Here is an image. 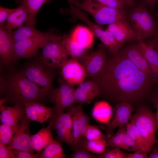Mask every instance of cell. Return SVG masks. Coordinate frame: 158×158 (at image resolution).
<instances>
[{"mask_svg":"<svg viewBox=\"0 0 158 158\" xmlns=\"http://www.w3.org/2000/svg\"><path fill=\"white\" fill-rule=\"evenodd\" d=\"M106 149L104 152L100 154H97V158H127L126 154L121 149L113 147Z\"/></svg>","mask_w":158,"mask_h":158,"instance_id":"d590c367","label":"cell"},{"mask_svg":"<svg viewBox=\"0 0 158 158\" xmlns=\"http://www.w3.org/2000/svg\"><path fill=\"white\" fill-rule=\"evenodd\" d=\"M149 43L155 49L158 54V31Z\"/></svg>","mask_w":158,"mask_h":158,"instance_id":"7dc6e473","label":"cell"},{"mask_svg":"<svg viewBox=\"0 0 158 158\" xmlns=\"http://www.w3.org/2000/svg\"><path fill=\"white\" fill-rule=\"evenodd\" d=\"M157 92H158V89H157Z\"/></svg>","mask_w":158,"mask_h":158,"instance_id":"f5cc1de1","label":"cell"},{"mask_svg":"<svg viewBox=\"0 0 158 158\" xmlns=\"http://www.w3.org/2000/svg\"><path fill=\"white\" fill-rule=\"evenodd\" d=\"M149 158H158V144H156L152 148L148 156Z\"/></svg>","mask_w":158,"mask_h":158,"instance_id":"c3c4849f","label":"cell"},{"mask_svg":"<svg viewBox=\"0 0 158 158\" xmlns=\"http://www.w3.org/2000/svg\"><path fill=\"white\" fill-rule=\"evenodd\" d=\"M138 44L143 53L155 81L158 80V54L154 48L143 40H138Z\"/></svg>","mask_w":158,"mask_h":158,"instance_id":"ffe728a7","label":"cell"},{"mask_svg":"<svg viewBox=\"0 0 158 158\" xmlns=\"http://www.w3.org/2000/svg\"><path fill=\"white\" fill-rule=\"evenodd\" d=\"M78 87L96 98L99 94V90L97 84L93 81L88 80L84 81Z\"/></svg>","mask_w":158,"mask_h":158,"instance_id":"8d00e7d4","label":"cell"},{"mask_svg":"<svg viewBox=\"0 0 158 158\" xmlns=\"http://www.w3.org/2000/svg\"><path fill=\"white\" fill-rule=\"evenodd\" d=\"M106 47L102 43L99 44L95 51L87 53L80 62L86 72L87 77H93L101 70L107 57Z\"/></svg>","mask_w":158,"mask_h":158,"instance_id":"8fae6325","label":"cell"},{"mask_svg":"<svg viewBox=\"0 0 158 158\" xmlns=\"http://www.w3.org/2000/svg\"><path fill=\"white\" fill-rule=\"evenodd\" d=\"M68 2L70 4V5H73L74 3L78 1L79 0H67Z\"/></svg>","mask_w":158,"mask_h":158,"instance_id":"f907efd6","label":"cell"},{"mask_svg":"<svg viewBox=\"0 0 158 158\" xmlns=\"http://www.w3.org/2000/svg\"><path fill=\"white\" fill-rule=\"evenodd\" d=\"M20 5L23 4L27 8L28 17L25 25L35 26L36 18L39 9L45 3L51 0H16Z\"/></svg>","mask_w":158,"mask_h":158,"instance_id":"d4e9b609","label":"cell"},{"mask_svg":"<svg viewBox=\"0 0 158 158\" xmlns=\"http://www.w3.org/2000/svg\"><path fill=\"white\" fill-rule=\"evenodd\" d=\"M73 152L70 156L72 158H96L97 154L95 155L84 148L77 145L71 148Z\"/></svg>","mask_w":158,"mask_h":158,"instance_id":"74e56055","label":"cell"},{"mask_svg":"<svg viewBox=\"0 0 158 158\" xmlns=\"http://www.w3.org/2000/svg\"><path fill=\"white\" fill-rule=\"evenodd\" d=\"M140 2L151 9H153L158 0H140Z\"/></svg>","mask_w":158,"mask_h":158,"instance_id":"bcb514c9","label":"cell"},{"mask_svg":"<svg viewBox=\"0 0 158 158\" xmlns=\"http://www.w3.org/2000/svg\"><path fill=\"white\" fill-rule=\"evenodd\" d=\"M14 8H6L0 7V26L6 25L5 21L7 20L10 15L15 10Z\"/></svg>","mask_w":158,"mask_h":158,"instance_id":"b9f144b4","label":"cell"},{"mask_svg":"<svg viewBox=\"0 0 158 158\" xmlns=\"http://www.w3.org/2000/svg\"><path fill=\"white\" fill-rule=\"evenodd\" d=\"M40 62L31 63L21 71L30 80L49 94L52 88L55 69Z\"/></svg>","mask_w":158,"mask_h":158,"instance_id":"ba28073f","label":"cell"},{"mask_svg":"<svg viewBox=\"0 0 158 158\" xmlns=\"http://www.w3.org/2000/svg\"><path fill=\"white\" fill-rule=\"evenodd\" d=\"M75 103L82 105L84 103H90L96 98L93 95L87 92L78 87L74 92Z\"/></svg>","mask_w":158,"mask_h":158,"instance_id":"e575fe53","label":"cell"},{"mask_svg":"<svg viewBox=\"0 0 158 158\" xmlns=\"http://www.w3.org/2000/svg\"><path fill=\"white\" fill-rule=\"evenodd\" d=\"M156 16L158 17V11L157 13Z\"/></svg>","mask_w":158,"mask_h":158,"instance_id":"816d5d0a","label":"cell"},{"mask_svg":"<svg viewBox=\"0 0 158 158\" xmlns=\"http://www.w3.org/2000/svg\"><path fill=\"white\" fill-rule=\"evenodd\" d=\"M69 11L72 15L85 23L94 35L99 39V38L104 30L100 25L92 22L84 11L73 5H70Z\"/></svg>","mask_w":158,"mask_h":158,"instance_id":"484cf974","label":"cell"},{"mask_svg":"<svg viewBox=\"0 0 158 158\" xmlns=\"http://www.w3.org/2000/svg\"><path fill=\"white\" fill-rule=\"evenodd\" d=\"M16 131L12 127L1 124L0 126V142L6 145L12 140Z\"/></svg>","mask_w":158,"mask_h":158,"instance_id":"836d02e7","label":"cell"},{"mask_svg":"<svg viewBox=\"0 0 158 158\" xmlns=\"http://www.w3.org/2000/svg\"><path fill=\"white\" fill-rule=\"evenodd\" d=\"M26 116L29 119L43 123L50 119L53 108L45 106L39 102H31L24 104Z\"/></svg>","mask_w":158,"mask_h":158,"instance_id":"ac0fdd59","label":"cell"},{"mask_svg":"<svg viewBox=\"0 0 158 158\" xmlns=\"http://www.w3.org/2000/svg\"><path fill=\"white\" fill-rule=\"evenodd\" d=\"M106 30L111 33L116 40L123 45L127 42L137 40L128 18L119 20L108 25Z\"/></svg>","mask_w":158,"mask_h":158,"instance_id":"e0dca14e","label":"cell"},{"mask_svg":"<svg viewBox=\"0 0 158 158\" xmlns=\"http://www.w3.org/2000/svg\"><path fill=\"white\" fill-rule=\"evenodd\" d=\"M28 11L23 5H19L10 15L7 20L5 28L10 32L16 28H19L24 25L27 21Z\"/></svg>","mask_w":158,"mask_h":158,"instance_id":"7402d4cb","label":"cell"},{"mask_svg":"<svg viewBox=\"0 0 158 158\" xmlns=\"http://www.w3.org/2000/svg\"><path fill=\"white\" fill-rule=\"evenodd\" d=\"M95 0L105 5L117 9L126 10L128 7L127 4L123 0Z\"/></svg>","mask_w":158,"mask_h":158,"instance_id":"f35d334b","label":"cell"},{"mask_svg":"<svg viewBox=\"0 0 158 158\" xmlns=\"http://www.w3.org/2000/svg\"><path fill=\"white\" fill-rule=\"evenodd\" d=\"M151 102L156 109L155 117L158 130V95L154 96L151 99Z\"/></svg>","mask_w":158,"mask_h":158,"instance_id":"f6af8a7d","label":"cell"},{"mask_svg":"<svg viewBox=\"0 0 158 158\" xmlns=\"http://www.w3.org/2000/svg\"><path fill=\"white\" fill-rule=\"evenodd\" d=\"M99 39L107 51L112 54L118 52L123 45L116 40L111 33L106 30L104 31Z\"/></svg>","mask_w":158,"mask_h":158,"instance_id":"f546056e","label":"cell"},{"mask_svg":"<svg viewBox=\"0 0 158 158\" xmlns=\"http://www.w3.org/2000/svg\"><path fill=\"white\" fill-rule=\"evenodd\" d=\"M127 4L129 8L134 6L136 4L135 0H123Z\"/></svg>","mask_w":158,"mask_h":158,"instance_id":"681fc988","label":"cell"},{"mask_svg":"<svg viewBox=\"0 0 158 158\" xmlns=\"http://www.w3.org/2000/svg\"><path fill=\"white\" fill-rule=\"evenodd\" d=\"M66 157L61 143L54 139L39 154L40 158H65Z\"/></svg>","mask_w":158,"mask_h":158,"instance_id":"83f0119b","label":"cell"},{"mask_svg":"<svg viewBox=\"0 0 158 158\" xmlns=\"http://www.w3.org/2000/svg\"><path fill=\"white\" fill-rule=\"evenodd\" d=\"M121 51L138 69L153 78L144 56L138 43L129 46Z\"/></svg>","mask_w":158,"mask_h":158,"instance_id":"d6986e66","label":"cell"},{"mask_svg":"<svg viewBox=\"0 0 158 158\" xmlns=\"http://www.w3.org/2000/svg\"><path fill=\"white\" fill-rule=\"evenodd\" d=\"M127 158H148L147 153L140 151H135L133 153L126 154Z\"/></svg>","mask_w":158,"mask_h":158,"instance_id":"ee69618b","label":"cell"},{"mask_svg":"<svg viewBox=\"0 0 158 158\" xmlns=\"http://www.w3.org/2000/svg\"><path fill=\"white\" fill-rule=\"evenodd\" d=\"M123 143L124 150L130 152H142L135 142L128 136L126 131L123 136Z\"/></svg>","mask_w":158,"mask_h":158,"instance_id":"ab89813d","label":"cell"},{"mask_svg":"<svg viewBox=\"0 0 158 158\" xmlns=\"http://www.w3.org/2000/svg\"><path fill=\"white\" fill-rule=\"evenodd\" d=\"M109 138L104 134L97 127L93 125H88L84 135V138L89 140L105 139Z\"/></svg>","mask_w":158,"mask_h":158,"instance_id":"d6a6232c","label":"cell"},{"mask_svg":"<svg viewBox=\"0 0 158 158\" xmlns=\"http://www.w3.org/2000/svg\"><path fill=\"white\" fill-rule=\"evenodd\" d=\"M73 5L90 14L99 25H108L119 20L128 18L126 10L111 7L95 0H79Z\"/></svg>","mask_w":158,"mask_h":158,"instance_id":"277c9868","label":"cell"},{"mask_svg":"<svg viewBox=\"0 0 158 158\" xmlns=\"http://www.w3.org/2000/svg\"><path fill=\"white\" fill-rule=\"evenodd\" d=\"M129 8L127 18L137 40L153 37L158 31L157 25L147 7L140 2Z\"/></svg>","mask_w":158,"mask_h":158,"instance_id":"3957f363","label":"cell"},{"mask_svg":"<svg viewBox=\"0 0 158 158\" xmlns=\"http://www.w3.org/2000/svg\"><path fill=\"white\" fill-rule=\"evenodd\" d=\"M14 158H39L40 153L34 154L28 151L12 150Z\"/></svg>","mask_w":158,"mask_h":158,"instance_id":"60d3db41","label":"cell"},{"mask_svg":"<svg viewBox=\"0 0 158 158\" xmlns=\"http://www.w3.org/2000/svg\"><path fill=\"white\" fill-rule=\"evenodd\" d=\"M55 34L48 32L35 34L23 40L14 41V48L17 61L21 58H30L36 55Z\"/></svg>","mask_w":158,"mask_h":158,"instance_id":"52a82bcc","label":"cell"},{"mask_svg":"<svg viewBox=\"0 0 158 158\" xmlns=\"http://www.w3.org/2000/svg\"><path fill=\"white\" fill-rule=\"evenodd\" d=\"M61 68V76L68 83L74 86L78 85L87 77L82 64L73 59H68Z\"/></svg>","mask_w":158,"mask_h":158,"instance_id":"5bb4252c","label":"cell"},{"mask_svg":"<svg viewBox=\"0 0 158 158\" xmlns=\"http://www.w3.org/2000/svg\"><path fill=\"white\" fill-rule=\"evenodd\" d=\"M0 87L1 91L6 92L15 104L39 102L48 95L28 79L21 71L11 73L6 80L1 78Z\"/></svg>","mask_w":158,"mask_h":158,"instance_id":"7a4b0ae2","label":"cell"},{"mask_svg":"<svg viewBox=\"0 0 158 158\" xmlns=\"http://www.w3.org/2000/svg\"><path fill=\"white\" fill-rule=\"evenodd\" d=\"M125 129L127 135L137 145L141 151L149 153L145 142L133 124L130 121L125 126Z\"/></svg>","mask_w":158,"mask_h":158,"instance_id":"4dcf8cb0","label":"cell"},{"mask_svg":"<svg viewBox=\"0 0 158 158\" xmlns=\"http://www.w3.org/2000/svg\"><path fill=\"white\" fill-rule=\"evenodd\" d=\"M58 87L51 88L49 93L51 101L54 105L52 114L64 111L75 103L74 86L68 83L61 76L58 78Z\"/></svg>","mask_w":158,"mask_h":158,"instance_id":"9c48e42d","label":"cell"},{"mask_svg":"<svg viewBox=\"0 0 158 158\" xmlns=\"http://www.w3.org/2000/svg\"><path fill=\"white\" fill-rule=\"evenodd\" d=\"M31 121L25 115L21 118L18 129L12 140L6 145L11 150L34 152L29 131Z\"/></svg>","mask_w":158,"mask_h":158,"instance_id":"30bf717a","label":"cell"},{"mask_svg":"<svg viewBox=\"0 0 158 158\" xmlns=\"http://www.w3.org/2000/svg\"><path fill=\"white\" fill-rule=\"evenodd\" d=\"M50 123L51 129L55 130L58 139L59 141L65 143L70 146L71 148L74 145L73 135L70 134L63 126V125L51 116Z\"/></svg>","mask_w":158,"mask_h":158,"instance_id":"4316f807","label":"cell"},{"mask_svg":"<svg viewBox=\"0 0 158 158\" xmlns=\"http://www.w3.org/2000/svg\"><path fill=\"white\" fill-rule=\"evenodd\" d=\"M107 140L105 139L89 140L83 138L77 145L93 154H100L103 153L106 149L107 146Z\"/></svg>","mask_w":158,"mask_h":158,"instance_id":"f1b7e54d","label":"cell"},{"mask_svg":"<svg viewBox=\"0 0 158 158\" xmlns=\"http://www.w3.org/2000/svg\"><path fill=\"white\" fill-rule=\"evenodd\" d=\"M118 128L116 133L107 140V146L123 150V136L126 132L125 127L122 126Z\"/></svg>","mask_w":158,"mask_h":158,"instance_id":"1f68e13d","label":"cell"},{"mask_svg":"<svg viewBox=\"0 0 158 158\" xmlns=\"http://www.w3.org/2000/svg\"><path fill=\"white\" fill-rule=\"evenodd\" d=\"M7 100L6 98L0 100V121L2 124L10 126L17 131L19 126V121L24 115V105L16 104L13 107L4 105Z\"/></svg>","mask_w":158,"mask_h":158,"instance_id":"9a60e30c","label":"cell"},{"mask_svg":"<svg viewBox=\"0 0 158 158\" xmlns=\"http://www.w3.org/2000/svg\"><path fill=\"white\" fill-rule=\"evenodd\" d=\"M42 49L40 61L51 68H61L68 59L63 36L55 34Z\"/></svg>","mask_w":158,"mask_h":158,"instance_id":"8992f818","label":"cell"},{"mask_svg":"<svg viewBox=\"0 0 158 158\" xmlns=\"http://www.w3.org/2000/svg\"><path fill=\"white\" fill-rule=\"evenodd\" d=\"M94 35L90 29L84 26H78L70 36L72 39L87 50L92 46Z\"/></svg>","mask_w":158,"mask_h":158,"instance_id":"cb8c5ba5","label":"cell"},{"mask_svg":"<svg viewBox=\"0 0 158 158\" xmlns=\"http://www.w3.org/2000/svg\"><path fill=\"white\" fill-rule=\"evenodd\" d=\"M0 158H14L12 150L7 146L0 142Z\"/></svg>","mask_w":158,"mask_h":158,"instance_id":"7bdbcfd3","label":"cell"},{"mask_svg":"<svg viewBox=\"0 0 158 158\" xmlns=\"http://www.w3.org/2000/svg\"><path fill=\"white\" fill-rule=\"evenodd\" d=\"M132 109L131 104L126 102L117 104L114 109L113 116L107 124L103 127L109 138L117 127L125 126L131 119Z\"/></svg>","mask_w":158,"mask_h":158,"instance_id":"4fadbf2b","label":"cell"},{"mask_svg":"<svg viewBox=\"0 0 158 158\" xmlns=\"http://www.w3.org/2000/svg\"><path fill=\"white\" fill-rule=\"evenodd\" d=\"M64 46L68 56L80 62L86 54L87 50L71 37L65 34L63 36Z\"/></svg>","mask_w":158,"mask_h":158,"instance_id":"603a6c76","label":"cell"},{"mask_svg":"<svg viewBox=\"0 0 158 158\" xmlns=\"http://www.w3.org/2000/svg\"><path fill=\"white\" fill-rule=\"evenodd\" d=\"M0 59L1 63L8 66L16 61L14 48V40L5 25L0 26Z\"/></svg>","mask_w":158,"mask_h":158,"instance_id":"2e32d148","label":"cell"},{"mask_svg":"<svg viewBox=\"0 0 158 158\" xmlns=\"http://www.w3.org/2000/svg\"><path fill=\"white\" fill-rule=\"evenodd\" d=\"M68 111L72 121V133L74 146L78 145L84 138V135L90 118L83 111L82 105L71 106Z\"/></svg>","mask_w":158,"mask_h":158,"instance_id":"7c38bea8","label":"cell"},{"mask_svg":"<svg viewBox=\"0 0 158 158\" xmlns=\"http://www.w3.org/2000/svg\"><path fill=\"white\" fill-rule=\"evenodd\" d=\"M50 123L48 126L43 127L36 134L31 135L33 149L39 152L44 149L53 140Z\"/></svg>","mask_w":158,"mask_h":158,"instance_id":"44dd1931","label":"cell"},{"mask_svg":"<svg viewBox=\"0 0 158 158\" xmlns=\"http://www.w3.org/2000/svg\"><path fill=\"white\" fill-rule=\"evenodd\" d=\"M88 79L97 84L99 95L119 103L130 104L144 98L155 81L152 77L138 69L119 51L107 57L100 71Z\"/></svg>","mask_w":158,"mask_h":158,"instance_id":"6da1fadb","label":"cell"},{"mask_svg":"<svg viewBox=\"0 0 158 158\" xmlns=\"http://www.w3.org/2000/svg\"><path fill=\"white\" fill-rule=\"evenodd\" d=\"M130 122L143 138L150 153L154 145L158 143L156 138L158 128L154 113L147 107L142 106L132 116Z\"/></svg>","mask_w":158,"mask_h":158,"instance_id":"5b68a950","label":"cell"}]
</instances>
